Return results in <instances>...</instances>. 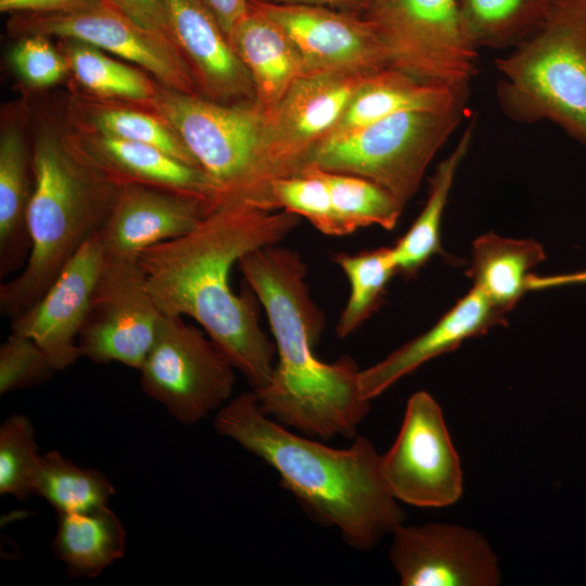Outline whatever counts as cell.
<instances>
[{
	"instance_id": "9a60e30c",
	"label": "cell",
	"mask_w": 586,
	"mask_h": 586,
	"mask_svg": "<svg viewBox=\"0 0 586 586\" xmlns=\"http://www.w3.org/2000/svg\"><path fill=\"white\" fill-rule=\"evenodd\" d=\"M391 562L404 586H495L497 557L477 532L449 523L398 526Z\"/></svg>"
},
{
	"instance_id": "44dd1931",
	"label": "cell",
	"mask_w": 586,
	"mask_h": 586,
	"mask_svg": "<svg viewBox=\"0 0 586 586\" xmlns=\"http://www.w3.org/2000/svg\"><path fill=\"white\" fill-rule=\"evenodd\" d=\"M229 40L251 76L255 104L265 113L278 104L295 80L309 74L288 34L251 7L233 26Z\"/></svg>"
},
{
	"instance_id": "9c48e42d",
	"label": "cell",
	"mask_w": 586,
	"mask_h": 586,
	"mask_svg": "<svg viewBox=\"0 0 586 586\" xmlns=\"http://www.w3.org/2000/svg\"><path fill=\"white\" fill-rule=\"evenodd\" d=\"M235 368L212 339L181 316H162L140 385L170 416L190 425L218 410L233 391Z\"/></svg>"
},
{
	"instance_id": "ffe728a7",
	"label": "cell",
	"mask_w": 586,
	"mask_h": 586,
	"mask_svg": "<svg viewBox=\"0 0 586 586\" xmlns=\"http://www.w3.org/2000/svg\"><path fill=\"white\" fill-rule=\"evenodd\" d=\"M505 313L472 288L432 328L359 372L361 396L371 400L426 361L451 352L463 341L501 324Z\"/></svg>"
},
{
	"instance_id": "1f68e13d",
	"label": "cell",
	"mask_w": 586,
	"mask_h": 586,
	"mask_svg": "<svg viewBox=\"0 0 586 586\" xmlns=\"http://www.w3.org/2000/svg\"><path fill=\"white\" fill-rule=\"evenodd\" d=\"M319 171L343 235L361 227L377 225L392 230L397 225L404 206L390 191L362 177L320 168Z\"/></svg>"
},
{
	"instance_id": "8fae6325",
	"label": "cell",
	"mask_w": 586,
	"mask_h": 586,
	"mask_svg": "<svg viewBox=\"0 0 586 586\" xmlns=\"http://www.w3.org/2000/svg\"><path fill=\"white\" fill-rule=\"evenodd\" d=\"M392 495L411 506L438 508L457 501L462 472L442 409L431 394L419 391L408 399L399 433L381 456Z\"/></svg>"
},
{
	"instance_id": "60d3db41",
	"label": "cell",
	"mask_w": 586,
	"mask_h": 586,
	"mask_svg": "<svg viewBox=\"0 0 586 586\" xmlns=\"http://www.w3.org/2000/svg\"><path fill=\"white\" fill-rule=\"evenodd\" d=\"M277 4H298L326 7L334 10L360 14L364 11L361 0H260Z\"/></svg>"
},
{
	"instance_id": "ab89813d",
	"label": "cell",
	"mask_w": 586,
	"mask_h": 586,
	"mask_svg": "<svg viewBox=\"0 0 586 586\" xmlns=\"http://www.w3.org/2000/svg\"><path fill=\"white\" fill-rule=\"evenodd\" d=\"M576 284H586V270L552 276H535L531 273L526 280V291Z\"/></svg>"
},
{
	"instance_id": "f1b7e54d",
	"label": "cell",
	"mask_w": 586,
	"mask_h": 586,
	"mask_svg": "<svg viewBox=\"0 0 586 586\" xmlns=\"http://www.w3.org/2000/svg\"><path fill=\"white\" fill-rule=\"evenodd\" d=\"M69 72L88 95L137 105L152 100L157 82L142 71L82 41L61 39Z\"/></svg>"
},
{
	"instance_id": "ac0fdd59",
	"label": "cell",
	"mask_w": 586,
	"mask_h": 586,
	"mask_svg": "<svg viewBox=\"0 0 586 586\" xmlns=\"http://www.w3.org/2000/svg\"><path fill=\"white\" fill-rule=\"evenodd\" d=\"M161 1L199 94L229 105L255 103L251 76L206 5L201 0Z\"/></svg>"
},
{
	"instance_id": "7a4b0ae2",
	"label": "cell",
	"mask_w": 586,
	"mask_h": 586,
	"mask_svg": "<svg viewBox=\"0 0 586 586\" xmlns=\"http://www.w3.org/2000/svg\"><path fill=\"white\" fill-rule=\"evenodd\" d=\"M238 267L264 308L277 361L269 383L254 392L260 410L308 437L352 438L370 409L356 362H323L315 354L324 317L311 300L301 255L278 244L244 255Z\"/></svg>"
},
{
	"instance_id": "e0dca14e",
	"label": "cell",
	"mask_w": 586,
	"mask_h": 586,
	"mask_svg": "<svg viewBox=\"0 0 586 586\" xmlns=\"http://www.w3.org/2000/svg\"><path fill=\"white\" fill-rule=\"evenodd\" d=\"M63 137L80 163L117 187H154L218 206L216 189L203 170L156 146L73 127Z\"/></svg>"
},
{
	"instance_id": "484cf974",
	"label": "cell",
	"mask_w": 586,
	"mask_h": 586,
	"mask_svg": "<svg viewBox=\"0 0 586 586\" xmlns=\"http://www.w3.org/2000/svg\"><path fill=\"white\" fill-rule=\"evenodd\" d=\"M545 259L544 247L537 241L486 233L473 242L467 275L497 309L507 313L526 292L530 270Z\"/></svg>"
},
{
	"instance_id": "52a82bcc",
	"label": "cell",
	"mask_w": 586,
	"mask_h": 586,
	"mask_svg": "<svg viewBox=\"0 0 586 586\" xmlns=\"http://www.w3.org/2000/svg\"><path fill=\"white\" fill-rule=\"evenodd\" d=\"M467 103L435 111H407L328 136L310 151L305 165L369 179L405 207L437 151L462 122Z\"/></svg>"
},
{
	"instance_id": "83f0119b",
	"label": "cell",
	"mask_w": 586,
	"mask_h": 586,
	"mask_svg": "<svg viewBox=\"0 0 586 586\" xmlns=\"http://www.w3.org/2000/svg\"><path fill=\"white\" fill-rule=\"evenodd\" d=\"M461 26L476 49H513L546 21L557 0H457Z\"/></svg>"
},
{
	"instance_id": "4316f807",
	"label": "cell",
	"mask_w": 586,
	"mask_h": 586,
	"mask_svg": "<svg viewBox=\"0 0 586 586\" xmlns=\"http://www.w3.org/2000/svg\"><path fill=\"white\" fill-rule=\"evenodd\" d=\"M469 125L451 153L436 167L430 179L424 207L408 231L392 247L397 273L415 276L435 254L442 253L441 222L459 165L467 155L473 137Z\"/></svg>"
},
{
	"instance_id": "6da1fadb",
	"label": "cell",
	"mask_w": 586,
	"mask_h": 586,
	"mask_svg": "<svg viewBox=\"0 0 586 586\" xmlns=\"http://www.w3.org/2000/svg\"><path fill=\"white\" fill-rule=\"evenodd\" d=\"M300 219L283 209L224 204L191 232L138 256L162 314L194 319L253 392L270 381L276 345L260 326V304L254 292L247 286L241 295L235 294L230 272L247 253L278 244Z\"/></svg>"
},
{
	"instance_id": "7c38bea8",
	"label": "cell",
	"mask_w": 586,
	"mask_h": 586,
	"mask_svg": "<svg viewBox=\"0 0 586 586\" xmlns=\"http://www.w3.org/2000/svg\"><path fill=\"white\" fill-rule=\"evenodd\" d=\"M9 31L86 42L142 67L160 85L199 94L192 72L173 42L144 29L106 0L92 9L55 14H13Z\"/></svg>"
},
{
	"instance_id": "4fadbf2b",
	"label": "cell",
	"mask_w": 586,
	"mask_h": 586,
	"mask_svg": "<svg viewBox=\"0 0 586 586\" xmlns=\"http://www.w3.org/2000/svg\"><path fill=\"white\" fill-rule=\"evenodd\" d=\"M369 74H307L265 113L266 154L277 178L302 171L310 151L331 132Z\"/></svg>"
},
{
	"instance_id": "5bb4252c",
	"label": "cell",
	"mask_w": 586,
	"mask_h": 586,
	"mask_svg": "<svg viewBox=\"0 0 586 586\" xmlns=\"http://www.w3.org/2000/svg\"><path fill=\"white\" fill-rule=\"evenodd\" d=\"M249 7L288 34L305 60L309 74H369L390 66L386 50L374 27L360 14L260 0H249Z\"/></svg>"
},
{
	"instance_id": "836d02e7",
	"label": "cell",
	"mask_w": 586,
	"mask_h": 586,
	"mask_svg": "<svg viewBox=\"0 0 586 586\" xmlns=\"http://www.w3.org/2000/svg\"><path fill=\"white\" fill-rule=\"evenodd\" d=\"M271 193L277 209L306 218L323 234L343 235L318 167L305 165L298 175L273 180Z\"/></svg>"
},
{
	"instance_id": "f546056e",
	"label": "cell",
	"mask_w": 586,
	"mask_h": 586,
	"mask_svg": "<svg viewBox=\"0 0 586 586\" xmlns=\"http://www.w3.org/2000/svg\"><path fill=\"white\" fill-rule=\"evenodd\" d=\"M114 494V486L102 472L81 468L58 450L41 455L35 495L43 497L58 514L107 506Z\"/></svg>"
},
{
	"instance_id": "5b68a950",
	"label": "cell",
	"mask_w": 586,
	"mask_h": 586,
	"mask_svg": "<svg viewBox=\"0 0 586 586\" xmlns=\"http://www.w3.org/2000/svg\"><path fill=\"white\" fill-rule=\"evenodd\" d=\"M496 95L512 120H550L586 145V0H557L543 25L496 60Z\"/></svg>"
},
{
	"instance_id": "d6a6232c",
	"label": "cell",
	"mask_w": 586,
	"mask_h": 586,
	"mask_svg": "<svg viewBox=\"0 0 586 586\" xmlns=\"http://www.w3.org/2000/svg\"><path fill=\"white\" fill-rule=\"evenodd\" d=\"M41 455L31 421L11 415L0 426V493L17 499L35 495Z\"/></svg>"
},
{
	"instance_id": "f35d334b",
	"label": "cell",
	"mask_w": 586,
	"mask_h": 586,
	"mask_svg": "<svg viewBox=\"0 0 586 586\" xmlns=\"http://www.w3.org/2000/svg\"><path fill=\"white\" fill-rule=\"evenodd\" d=\"M218 21L224 33L229 35L235 23L247 12L249 0H201Z\"/></svg>"
},
{
	"instance_id": "d6986e66",
	"label": "cell",
	"mask_w": 586,
	"mask_h": 586,
	"mask_svg": "<svg viewBox=\"0 0 586 586\" xmlns=\"http://www.w3.org/2000/svg\"><path fill=\"white\" fill-rule=\"evenodd\" d=\"M214 209L208 202L148 186L118 187L99 232L106 255L138 258L144 250L194 230Z\"/></svg>"
},
{
	"instance_id": "d4e9b609",
	"label": "cell",
	"mask_w": 586,
	"mask_h": 586,
	"mask_svg": "<svg viewBox=\"0 0 586 586\" xmlns=\"http://www.w3.org/2000/svg\"><path fill=\"white\" fill-rule=\"evenodd\" d=\"M69 123L73 128L156 146L199 168L173 127L156 113L139 105L82 95L71 102Z\"/></svg>"
},
{
	"instance_id": "8d00e7d4",
	"label": "cell",
	"mask_w": 586,
	"mask_h": 586,
	"mask_svg": "<svg viewBox=\"0 0 586 586\" xmlns=\"http://www.w3.org/2000/svg\"><path fill=\"white\" fill-rule=\"evenodd\" d=\"M144 29L173 42L165 9L161 0H106ZM177 47V46H176Z\"/></svg>"
},
{
	"instance_id": "3957f363",
	"label": "cell",
	"mask_w": 586,
	"mask_h": 586,
	"mask_svg": "<svg viewBox=\"0 0 586 586\" xmlns=\"http://www.w3.org/2000/svg\"><path fill=\"white\" fill-rule=\"evenodd\" d=\"M216 431L258 457L280 476L316 520L335 526L354 549L370 550L403 524L387 487L381 456L365 436L333 448L297 435L265 415L254 392L229 399L216 413Z\"/></svg>"
},
{
	"instance_id": "e575fe53",
	"label": "cell",
	"mask_w": 586,
	"mask_h": 586,
	"mask_svg": "<svg viewBox=\"0 0 586 586\" xmlns=\"http://www.w3.org/2000/svg\"><path fill=\"white\" fill-rule=\"evenodd\" d=\"M55 368L31 339L11 332L0 347V394L48 381Z\"/></svg>"
},
{
	"instance_id": "b9f144b4",
	"label": "cell",
	"mask_w": 586,
	"mask_h": 586,
	"mask_svg": "<svg viewBox=\"0 0 586 586\" xmlns=\"http://www.w3.org/2000/svg\"><path fill=\"white\" fill-rule=\"evenodd\" d=\"M362 1V5H364V11L369 7L371 5L372 3L377 2L378 0H361ZM362 11V12H364ZM362 14V13H361Z\"/></svg>"
},
{
	"instance_id": "74e56055",
	"label": "cell",
	"mask_w": 586,
	"mask_h": 586,
	"mask_svg": "<svg viewBox=\"0 0 586 586\" xmlns=\"http://www.w3.org/2000/svg\"><path fill=\"white\" fill-rule=\"evenodd\" d=\"M105 0H0V11L11 14H55L89 10Z\"/></svg>"
},
{
	"instance_id": "30bf717a",
	"label": "cell",
	"mask_w": 586,
	"mask_h": 586,
	"mask_svg": "<svg viewBox=\"0 0 586 586\" xmlns=\"http://www.w3.org/2000/svg\"><path fill=\"white\" fill-rule=\"evenodd\" d=\"M162 316L138 258L106 255L78 339L81 357L140 370Z\"/></svg>"
},
{
	"instance_id": "ba28073f",
	"label": "cell",
	"mask_w": 586,
	"mask_h": 586,
	"mask_svg": "<svg viewBox=\"0 0 586 586\" xmlns=\"http://www.w3.org/2000/svg\"><path fill=\"white\" fill-rule=\"evenodd\" d=\"M382 41L390 66L421 80L470 85L477 50L467 39L457 0H378L361 14Z\"/></svg>"
},
{
	"instance_id": "4dcf8cb0",
	"label": "cell",
	"mask_w": 586,
	"mask_h": 586,
	"mask_svg": "<svg viewBox=\"0 0 586 586\" xmlns=\"http://www.w3.org/2000/svg\"><path fill=\"white\" fill-rule=\"evenodd\" d=\"M333 260L347 277L351 288L336 324L337 336L345 339L380 307L390 280L397 273V267L392 247L357 254L339 253Z\"/></svg>"
},
{
	"instance_id": "277c9868",
	"label": "cell",
	"mask_w": 586,
	"mask_h": 586,
	"mask_svg": "<svg viewBox=\"0 0 586 586\" xmlns=\"http://www.w3.org/2000/svg\"><path fill=\"white\" fill-rule=\"evenodd\" d=\"M31 162L29 256L21 273L0 285V313L11 319L36 303L79 249L102 230L118 190L80 163L63 135L49 127L35 137Z\"/></svg>"
},
{
	"instance_id": "cb8c5ba5",
	"label": "cell",
	"mask_w": 586,
	"mask_h": 586,
	"mask_svg": "<svg viewBox=\"0 0 586 586\" xmlns=\"http://www.w3.org/2000/svg\"><path fill=\"white\" fill-rule=\"evenodd\" d=\"M126 530L107 506L76 513H60L51 543L54 556L73 577H97L125 556Z\"/></svg>"
},
{
	"instance_id": "8992f818",
	"label": "cell",
	"mask_w": 586,
	"mask_h": 586,
	"mask_svg": "<svg viewBox=\"0 0 586 586\" xmlns=\"http://www.w3.org/2000/svg\"><path fill=\"white\" fill-rule=\"evenodd\" d=\"M139 106L160 115L178 133L213 182L218 206L277 211L271 183L278 178L266 154L265 112L255 103L222 104L157 82L152 100Z\"/></svg>"
},
{
	"instance_id": "d590c367",
	"label": "cell",
	"mask_w": 586,
	"mask_h": 586,
	"mask_svg": "<svg viewBox=\"0 0 586 586\" xmlns=\"http://www.w3.org/2000/svg\"><path fill=\"white\" fill-rule=\"evenodd\" d=\"M48 38L42 35L20 37L10 52L12 67L34 88L56 85L71 74L64 54Z\"/></svg>"
},
{
	"instance_id": "603a6c76",
	"label": "cell",
	"mask_w": 586,
	"mask_h": 586,
	"mask_svg": "<svg viewBox=\"0 0 586 586\" xmlns=\"http://www.w3.org/2000/svg\"><path fill=\"white\" fill-rule=\"evenodd\" d=\"M34 181L31 150L22 126L13 118L5 120L0 136V278L23 268L28 259Z\"/></svg>"
},
{
	"instance_id": "2e32d148",
	"label": "cell",
	"mask_w": 586,
	"mask_h": 586,
	"mask_svg": "<svg viewBox=\"0 0 586 586\" xmlns=\"http://www.w3.org/2000/svg\"><path fill=\"white\" fill-rule=\"evenodd\" d=\"M105 256L98 233L79 249L36 303L11 319V330L35 341L56 371L81 357L78 339Z\"/></svg>"
},
{
	"instance_id": "7402d4cb",
	"label": "cell",
	"mask_w": 586,
	"mask_h": 586,
	"mask_svg": "<svg viewBox=\"0 0 586 586\" xmlns=\"http://www.w3.org/2000/svg\"><path fill=\"white\" fill-rule=\"evenodd\" d=\"M469 85L424 81L388 66L366 77L328 136L343 133L407 111L447 109L469 100Z\"/></svg>"
}]
</instances>
